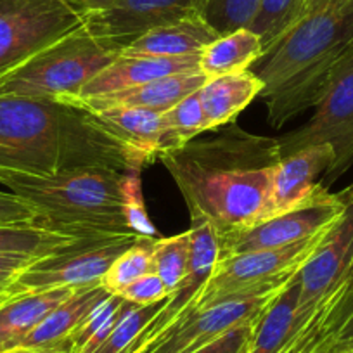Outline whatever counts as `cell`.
I'll return each instance as SVG.
<instances>
[{"mask_svg":"<svg viewBox=\"0 0 353 353\" xmlns=\"http://www.w3.org/2000/svg\"><path fill=\"white\" fill-rule=\"evenodd\" d=\"M188 205L219 236L272 216V184L279 166V139L256 135L236 121L215 135L159 154Z\"/></svg>","mask_w":353,"mask_h":353,"instance_id":"6da1fadb","label":"cell"},{"mask_svg":"<svg viewBox=\"0 0 353 353\" xmlns=\"http://www.w3.org/2000/svg\"><path fill=\"white\" fill-rule=\"evenodd\" d=\"M85 166L144 168L90 111L56 99L0 96V184L12 175H52Z\"/></svg>","mask_w":353,"mask_h":353,"instance_id":"7a4b0ae2","label":"cell"},{"mask_svg":"<svg viewBox=\"0 0 353 353\" xmlns=\"http://www.w3.org/2000/svg\"><path fill=\"white\" fill-rule=\"evenodd\" d=\"M352 39L353 8L345 0H329L307 12L254 63L251 71L263 83L260 97L274 128H283L317 104L332 66Z\"/></svg>","mask_w":353,"mask_h":353,"instance_id":"3957f363","label":"cell"},{"mask_svg":"<svg viewBox=\"0 0 353 353\" xmlns=\"http://www.w3.org/2000/svg\"><path fill=\"white\" fill-rule=\"evenodd\" d=\"M125 173L85 166L52 175H12L0 185L35 206L40 229L71 237L135 234L121 196Z\"/></svg>","mask_w":353,"mask_h":353,"instance_id":"277c9868","label":"cell"},{"mask_svg":"<svg viewBox=\"0 0 353 353\" xmlns=\"http://www.w3.org/2000/svg\"><path fill=\"white\" fill-rule=\"evenodd\" d=\"M120 52V47L81 26L2 74L0 96L56 101L77 96Z\"/></svg>","mask_w":353,"mask_h":353,"instance_id":"5b68a950","label":"cell"},{"mask_svg":"<svg viewBox=\"0 0 353 353\" xmlns=\"http://www.w3.org/2000/svg\"><path fill=\"white\" fill-rule=\"evenodd\" d=\"M329 229L291 246L258 250L219 258L208 283L203 286L194 312L205 307L260 296L283 288L321 246Z\"/></svg>","mask_w":353,"mask_h":353,"instance_id":"8992f818","label":"cell"},{"mask_svg":"<svg viewBox=\"0 0 353 353\" xmlns=\"http://www.w3.org/2000/svg\"><path fill=\"white\" fill-rule=\"evenodd\" d=\"M314 108L303 127L279 137L281 154L284 158L308 145L329 144L336 159L325 179L334 182L353 165V39L332 66Z\"/></svg>","mask_w":353,"mask_h":353,"instance_id":"52a82bcc","label":"cell"},{"mask_svg":"<svg viewBox=\"0 0 353 353\" xmlns=\"http://www.w3.org/2000/svg\"><path fill=\"white\" fill-rule=\"evenodd\" d=\"M141 237L137 234L78 237L68 246L33 261L9 288L6 298L33 291L81 290L101 284L113 261Z\"/></svg>","mask_w":353,"mask_h":353,"instance_id":"ba28073f","label":"cell"},{"mask_svg":"<svg viewBox=\"0 0 353 353\" xmlns=\"http://www.w3.org/2000/svg\"><path fill=\"white\" fill-rule=\"evenodd\" d=\"M83 23L73 0H0V77Z\"/></svg>","mask_w":353,"mask_h":353,"instance_id":"9c48e42d","label":"cell"},{"mask_svg":"<svg viewBox=\"0 0 353 353\" xmlns=\"http://www.w3.org/2000/svg\"><path fill=\"white\" fill-rule=\"evenodd\" d=\"M345 212L341 192L331 194L327 188L312 201L288 213L272 216L248 229L219 236V258L258 250H276L314 237L329 229Z\"/></svg>","mask_w":353,"mask_h":353,"instance_id":"30bf717a","label":"cell"},{"mask_svg":"<svg viewBox=\"0 0 353 353\" xmlns=\"http://www.w3.org/2000/svg\"><path fill=\"white\" fill-rule=\"evenodd\" d=\"M345 212L298 272V317L307 324L319 305L353 277V184L341 192Z\"/></svg>","mask_w":353,"mask_h":353,"instance_id":"8fae6325","label":"cell"},{"mask_svg":"<svg viewBox=\"0 0 353 353\" xmlns=\"http://www.w3.org/2000/svg\"><path fill=\"white\" fill-rule=\"evenodd\" d=\"M281 290V288H279ZM272 293H265L253 298L223 301V303L196 310L166 329L158 336L145 353H191L208 345L236 325L251 322L261 314L267 303L274 298Z\"/></svg>","mask_w":353,"mask_h":353,"instance_id":"7c38bea8","label":"cell"},{"mask_svg":"<svg viewBox=\"0 0 353 353\" xmlns=\"http://www.w3.org/2000/svg\"><path fill=\"white\" fill-rule=\"evenodd\" d=\"M199 0H113L103 11L85 16L83 26L121 50L158 26L198 14Z\"/></svg>","mask_w":353,"mask_h":353,"instance_id":"4fadbf2b","label":"cell"},{"mask_svg":"<svg viewBox=\"0 0 353 353\" xmlns=\"http://www.w3.org/2000/svg\"><path fill=\"white\" fill-rule=\"evenodd\" d=\"M191 254L184 281L165 301L159 314L137 338L142 345H151L161 332L194 312L196 300L203 286L212 277L219 261V234L210 222L203 219H191Z\"/></svg>","mask_w":353,"mask_h":353,"instance_id":"5bb4252c","label":"cell"},{"mask_svg":"<svg viewBox=\"0 0 353 353\" xmlns=\"http://www.w3.org/2000/svg\"><path fill=\"white\" fill-rule=\"evenodd\" d=\"M208 78L201 71L194 73H181L172 77L158 78L148 83L135 85V87L118 90V92L103 94V96L90 97H63L61 103L81 108L90 113L106 110H145L163 113L181 103L184 97L198 92Z\"/></svg>","mask_w":353,"mask_h":353,"instance_id":"9a60e30c","label":"cell"},{"mask_svg":"<svg viewBox=\"0 0 353 353\" xmlns=\"http://www.w3.org/2000/svg\"><path fill=\"white\" fill-rule=\"evenodd\" d=\"M334 159V151L329 144L308 145L284 156L274 175L272 216L317 198L325 189L319 179L331 172Z\"/></svg>","mask_w":353,"mask_h":353,"instance_id":"2e32d148","label":"cell"},{"mask_svg":"<svg viewBox=\"0 0 353 353\" xmlns=\"http://www.w3.org/2000/svg\"><path fill=\"white\" fill-rule=\"evenodd\" d=\"M199 70V54L184 57H148L121 54L103 71L88 81L77 97L103 96L118 92L135 85L148 83L158 78L181 73H194ZM73 97V96H71Z\"/></svg>","mask_w":353,"mask_h":353,"instance_id":"e0dca14e","label":"cell"},{"mask_svg":"<svg viewBox=\"0 0 353 353\" xmlns=\"http://www.w3.org/2000/svg\"><path fill=\"white\" fill-rule=\"evenodd\" d=\"M110 296L101 284L73 291L30 332L18 350H68L71 353L73 332L101 301Z\"/></svg>","mask_w":353,"mask_h":353,"instance_id":"ac0fdd59","label":"cell"},{"mask_svg":"<svg viewBox=\"0 0 353 353\" xmlns=\"http://www.w3.org/2000/svg\"><path fill=\"white\" fill-rule=\"evenodd\" d=\"M219 33L199 14L149 30L128 43L121 54L148 57H184L201 54L206 46L219 39Z\"/></svg>","mask_w":353,"mask_h":353,"instance_id":"d6986e66","label":"cell"},{"mask_svg":"<svg viewBox=\"0 0 353 353\" xmlns=\"http://www.w3.org/2000/svg\"><path fill=\"white\" fill-rule=\"evenodd\" d=\"M263 83L251 70L208 78L199 88L206 132L232 123L237 114L260 97Z\"/></svg>","mask_w":353,"mask_h":353,"instance_id":"ffe728a7","label":"cell"},{"mask_svg":"<svg viewBox=\"0 0 353 353\" xmlns=\"http://www.w3.org/2000/svg\"><path fill=\"white\" fill-rule=\"evenodd\" d=\"M298 272L274 294L272 300L256 317L248 353H279L305 325L298 317V301H300Z\"/></svg>","mask_w":353,"mask_h":353,"instance_id":"44dd1931","label":"cell"},{"mask_svg":"<svg viewBox=\"0 0 353 353\" xmlns=\"http://www.w3.org/2000/svg\"><path fill=\"white\" fill-rule=\"evenodd\" d=\"M73 291L77 290L57 288L6 298L0 303V353L18 350L30 332Z\"/></svg>","mask_w":353,"mask_h":353,"instance_id":"7402d4cb","label":"cell"},{"mask_svg":"<svg viewBox=\"0 0 353 353\" xmlns=\"http://www.w3.org/2000/svg\"><path fill=\"white\" fill-rule=\"evenodd\" d=\"M96 120L144 166L161 152V113L145 110H106L92 113Z\"/></svg>","mask_w":353,"mask_h":353,"instance_id":"603a6c76","label":"cell"},{"mask_svg":"<svg viewBox=\"0 0 353 353\" xmlns=\"http://www.w3.org/2000/svg\"><path fill=\"white\" fill-rule=\"evenodd\" d=\"M260 37L250 28L220 35L199 54V70L206 78L246 71L263 56Z\"/></svg>","mask_w":353,"mask_h":353,"instance_id":"cb8c5ba5","label":"cell"},{"mask_svg":"<svg viewBox=\"0 0 353 353\" xmlns=\"http://www.w3.org/2000/svg\"><path fill=\"white\" fill-rule=\"evenodd\" d=\"M135 303L127 301L120 294H111L101 301L87 317L83 319L77 331L71 336V353H94L104 341L121 317Z\"/></svg>","mask_w":353,"mask_h":353,"instance_id":"d4e9b609","label":"cell"},{"mask_svg":"<svg viewBox=\"0 0 353 353\" xmlns=\"http://www.w3.org/2000/svg\"><path fill=\"white\" fill-rule=\"evenodd\" d=\"M308 12V0H260L248 28L260 37L265 52ZM263 52V54H265Z\"/></svg>","mask_w":353,"mask_h":353,"instance_id":"484cf974","label":"cell"},{"mask_svg":"<svg viewBox=\"0 0 353 353\" xmlns=\"http://www.w3.org/2000/svg\"><path fill=\"white\" fill-rule=\"evenodd\" d=\"M198 92L184 97L181 103H176L175 106L161 113V152L159 154L182 148L188 142L194 141L199 134L206 132L205 114H203Z\"/></svg>","mask_w":353,"mask_h":353,"instance_id":"4316f807","label":"cell"},{"mask_svg":"<svg viewBox=\"0 0 353 353\" xmlns=\"http://www.w3.org/2000/svg\"><path fill=\"white\" fill-rule=\"evenodd\" d=\"M154 243V237H141L137 243L125 250L103 276L101 286L110 294H120L132 283L151 274Z\"/></svg>","mask_w":353,"mask_h":353,"instance_id":"83f0119b","label":"cell"},{"mask_svg":"<svg viewBox=\"0 0 353 353\" xmlns=\"http://www.w3.org/2000/svg\"><path fill=\"white\" fill-rule=\"evenodd\" d=\"M189 254H191V230L165 239H156L152 250V274L163 281L170 294L184 281Z\"/></svg>","mask_w":353,"mask_h":353,"instance_id":"f1b7e54d","label":"cell"},{"mask_svg":"<svg viewBox=\"0 0 353 353\" xmlns=\"http://www.w3.org/2000/svg\"><path fill=\"white\" fill-rule=\"evenodd\" d=\"M78 237L40 227H0V253L46 256L68 246Z\"/></svg>","mask_w":353,"mask_h":353,"instance_id":"f546056e","label":"cell"},{"mask_svg":"<svg viewBox=\"0 0 353 353\" xmlns=\"http://www.w3.org/2000/svg\"><path fill=\"white\" fill-rule=\"evenodd\" d=\"M260 0H199L198 14L219 35L248 28L258 11Z\"/></svg>","mask_w":353,"mask_h":353,"instance_id":"4dcf8cb0","label":"cell"},{"mask_svg":"<svg viewBox=\"0 0 353 353\" xmlns=\"http://www.w3.org/2000/svg\"><path fill=\"white\" fill-rule=\"evenodd\" d=\"M168 300V298H166ZM165 300V301H166ZM165 301L148 305V307H139L134 305L123 317L118 321L111 334L108 336L106 341L99 346L94 353H128L130 346L134 345L135 339L141 336V332L152 322V319L159 314Z\"/></svg>","mask_w":353,"mask_h":353,"instance_id":"1f68e13d","label":"cell"},{"mask_svg":"<svg viewBox=\"0 0 353 353\" xmlns=\"http://www.w3.org/2000/svg\"><path fill=\"white\" fill-rule=\"evenodd\" d=\"M141 173L142 170L135 172H127L121 185V196H123L125 215H127L128 225L137 236L142 237H154L156 227L152 225L148 212H145L144 198H142V185H141Z\"/></svg>","mask_w":353,"mask_h":353,"instance_id":"d6a6232c","label":"cell"},{"mask_svg":"<svg viewBox=\"0 0 353 353\" xmlns=\"http://www.w3.org/2000/svg\"><path fill=\"white\" fill-rule=\"evenodd\" d=\"M39 212L28 199L0 191V227H35Z\"/></svg>","mask_w":353,"mask_h":353,"instance_id":"836d02e7","label":"cell"},{"mask_svg":"<svg viewBox=\"0 0 353 353\" xmlns=\"http://www.w3.org/2000/svg\"><path fill=\"white\" fill-rule=\"evenodd\" d=\"M254 321L244 322V324L229 329L222 336L210 341L208 345L201 346V348L194 350L191 353H248L251 345V338H253Z\"/></svg>","mask_w":353,"mask_h":353,"instance_id":"e575fe53","label":"cell"},{"mask_svg":"<svg viewBox=\"0 0 353 353\" xmlns=\"http://www.w3.org/2000/svg\"><path fill=\"white\" fill-rule=\"evenodd\" d=\"M120 296L125 298L127 301L139 305V307H148V305L165 301L170 296V291L166 290L163 281L156 274L151 272L137 279L135 283H132L130 286L125 288L120 293Z\"/></svg>","mask_w":353,"mask_h":353,"instance_id":"d590c367","label":"cell"},{"mask_svg":"<svg viewBox=\"0 0 353 353\" xmlns=\"http://www.w3.org/2000/svg\"><path fill=\"white\" fill-rule=\"evenodd\" d=\"M39 258L42 256L21 253H0V293L6 296V293L16 283V279Z\"/></svg>","mask_w":353,"mask_h":353,"instance_id":"8d00e7d4","label":"cell"},{"mask_svg":"<svg viewBox=\"0 0 353 353\" xmlns=\"http://www.w3.org/2000/svg\"><path fill=\"white\" fill-rule=\"evenodd\" d=\"M339 350L353 353V308L339 331Z\"/></svg>","mask_w":353,"mask_h":353,"instance_id":"74e56055","label":"cell"},{"mask_svg":"<svg viewBox=\"0 0 353 353\" xmlns=\"http://www.w3.org/2000/svg\"><path fill=\"white\" fill-rule=\"evenodd\" d=\"M73 2L74 6H77V8L87 16V14H92V12L106 9L113 0H73Z\"/></svg>","mask_w":353,"mask_h":353,"instance_id":"f35d334b","label":"cell"},{"mask_svg":"<svg viewBox=\"0 0 353 353\" xmlns=\"http://www.w3.org/2000/svg\"><path fill=\"white\" fill-rule=\"evenodd\" d=\"M11 353H70L68 350H14Z\"/></svg>","mask_w":353,"mask_h":353,"instance_id":"ab89813d","label":"cell"},{"mask_svg":"<svg viewBox=\"0 0 353 353\" xmlns=\"http://www.w3.org/2000/svg\"><path fill=\"white\" fill-rule=\"evenodd\" d=\"M327 2L329 0H308V12L314 11V9H317V8H321V6L327 4Z\"/></svg>","mask_w":353,"mask_h":353,"instance_id":"60d3db41","label":"cell"},{"mask_svg":"<svg viewBox=\"0 0 353 353\" xmlns=\"http://www.w3.org/2000/svg\"><path fill=\"white\" fill-rule=\"evenodd\" d=\"M345 2L350 6V8H353V0H345Z\"/></svg>","mask_w":353,"mask_h":353,"instance_id":"b9f144b4","label":"cell"},{"mask_svg":"<svg viewBox=\"0 0 353 353\" xmlns=\"http://www.w3.org/2000/svg\"><path fill=\"white\" fill-rule=\"evenodd\" d=\"M4 300H6V296L2 293H0V303H2V301H4Z\"/></svg>","mask_w":353,"mask_h":353,"instance_id":"7bdbcfd3","label":"cell"},{"mask_svg":"<svg viewBox=\"0 0 353 353\" xmlns=\"http://www.w3.org/2000/svg\"><path fill=\"white\" fill-rule=\"evenodd\" d=\"M341 353H352V352H341Z\"/></svg>","mask_w":353,"mask_h":353,"instance_id":"ee69618b","label":"cell"}]
</instances>
